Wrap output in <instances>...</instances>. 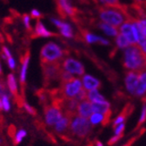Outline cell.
Here are the masks:
<instances>
[{"instance_id":"cell-1","label":"cell","mask_w":146,"mask_h":146,"mask_svg":"<svg viewBox=\"0 0 146 146\" xmlns=\"http://www.w3.org/2000/svg\"><path fill=\"white\" fill-rule=\"evenodd\" d=\"M99 17L103 23L108 24L116 28L120 27L124 22L130 20L126 13L124 5H104L98 8Z\"/></svg>"},{"instance_id":"cell-2","label":"cell","mask_w":146,"mask_h":146,"mask_svg":"<svg viewBox=\"0 0 146 146\" xmlns=\"http://www.w3.org/2000/svg\"><path fill=\"white\" fill-rule=\"evenodd\" d=\"M123 66L133 71L143 72L146 70V56L138 44H131L124 51Z\"/></svg>"},{"instance_id":"cell-3","label":"cell","mask_w":146,"mask_h":146,"mask_svg":"<svg viewBox=\"0 0 146 146\" xmlns=\"http://www.w3.org/2000/svg\"><path fill=\"white\" fill-rule=\"evenodd\" d=\"M64 49L54 41H49L40 49V58L43 64H60L65 58Z\"/></svg>"},{"instance_id":"cell-4","label":"cell","mask_w":146,"mask_h":146,"mask_svg":"<svg viewBox=\"0 0 146 146\" xmlns=\"http://www.w3.org/2000/svg\"><path fill=\"white\" fill-rule=\"evenodd\" d=\"M91 124L88 118L82 117L77 114L70 117L69 132L71 136L79 139L86 137L91 130Z\"/></svg>"},{"instance_id":"cell-5","label":"cell","mask_w":146,"mask_h":146,"mask_svg":"<svg viewBox=\"0 0 146 146\" xmlns=\"http://www.w3.org/2000/svg\"><path fill=\"white\" fill-rule=\"evenodd\" d=\"M65 112L63 107L58 103H54L45 106L43 114V120L47 127L52 128L64 116Z\"/></svg>"},{"instance_id":"cell-6","label":"cell","mask_w":146,"mask_h":146,"mask_svg":"<svg viewBox=\"0 0 146 146\" xmlns=\"http://www.w3.org/2000/svg\"><path fill=\"white\" fill-rule=\"evenodd\" d=\"M84 89L83 84L80 78H73L71 80L63 83L60 88V93L62 99H70L75 98L80 93V91Z\"/></svg>"},{"instance_id":"cell-7","label":"cell","mask_w":146,"mask_h":146,"mask_svg":"<svg viewBox=\"0 0 146 146\" xmlns=\"http://www.w3.org/2000/svg\"><path fill=\"white\" fill-rule=\"evenodd\" d=\"M63 70L69 72L72 76L82 77L84 75V66L82 63L72 57H65L60 63Z\"/></svg>"},{"instance_id":"cell-8","label":"cell","mask_w":146,"mask_h":146,"mask_svg":"<svg viewBox=\"0 0 146 146\" xmlns=\"http://www.w3.org/2000/svg\"><path fill=\"white\" fill-rule=\"evenodd\" d=\"M61 71L60 64H43V75L45 82L49 84L54 82H60Z\"/></svg>"},{"instance_id":"cell-9","label":"cell","mask_w":146,"mask_h":146,"mask_svg":"<svg viewBox=\"0 0 146 146\" xmlns=\"http://www.w3.org/2000/svg\"><path fill=\"white\" fill-rule=\"evenodd\" d=\"M50 21L55 27L58 29L59 34L63 38H72L74 36V31H73V29L69 23L64 22V20H61L57 17H50Z\"/></svg>"},{"instance_id":"cell-10","label":"cell","mask_w":146,"mask_h":146,"mask_svg":"<svg viewBox=\"0 0 146 146\" xmlns=\"http://www.w3.org/2000/svg\"><path fill=\"white\" fill-rule=\"evenodd\" d=\"M30 64H31V55L27 52L22 58L19 68H18L17 78L21 84H25L27 81Z\"/></svg>"},{"instance_id":"cell-11","label":"cell","mask_w":146,"mask_h":146,"mask_svg":"<svg viewBox=\"0 0 146 146\" xmlns=\"http://www.w3.org/2000/svg\"><path fill=\"white\" fill-rule=\"evenodd\" d=\"M5 84L7 87L8 92L12 96L15 97L19 92V87H20V82L18 80L17 76L14 72H10L7 74L5 78Z\"/></svg>"},{"instance_id":"cell-12","label":"cell","mask_w":146,"mask_h":146,"mask_svg":"<svg viewBox=\"0 0 146 146\" xmlns=\"http://www.w3.org/2000/svg\"><path fill=\"white\" fill-rule=\"evenodd\" d=\"M31 31L34 36H36V38H49L55 35L51 31H50L47 28V26L40 19L36 20Z\"/></svg>"},{"instance_id":"cell-13","label":"cell","mask_w":146,"mask_h":146,"mask_svg":"<svg viewBox=\"0 0 146 146\" xmlns=\"http://www.w3.org/2000/svg\"><path fill=\"white\" fill-rule=\"evenodd\" d=\"M56 2L59 13L64 17H73L76 15L77 10L73 6L70 0H56Z\"/></svg>"},{"instance_id":"cell-14","label":"cell","mask_w":146,"mask_h":146,"mask_svg":"<svg viewBox=\"0 0 146 146\" xmlns=\"http://www.w3.org/2000/svg\"><path fill=\"white\" fill-rule=\"evenodd\" d=\"M139 72L130 70L126 73L125 77V86L127 90L129 91L131 94L135 95L136 90L137 88L138 84V80H139Z\"/></svg>"},{"instance_id":"cell-15","label":"cell","mask_w":146,"mask_h":146,"mask_svg":"<svg viewBox=\"0 0 146 146\" xmlns=\"http://www.w3.org/2000/svg\"><path fill=\"white\" fill-rule=\"evenodd\" d=\"M70 122V116L65 114L56 124L54 125L52 130L58 135H64V134L69 132Z\"/></svg>"},{"instance_id":"cell-16","label":"cell","mask_w":146,"mask_h":146,"mask_svg":"<svg viewBox=\"0 0 146 146\" xmlns=\"http://www.w3.org/2000/svg\"><path fill=\"white\" fill-rule=\"evenodd\" d=\"M81 81L83 84V87L86 91L98 90L101 87V82L90 75L84 74V76H82Z\"/></svg>"},{"instance_id":"cell-17","label":"cell","mask_w":146,"mask_h":146,"mask_svg":"<svg viewBox=\"0 0 146 146\" xmlns=\"http://www.w3.org/2000/svg\"><path fill=\"white\" fill-rule=\"evenodd\" d=\"M92 113H93L92 106H91V103L90 101L85 99L84 101L79 102V104L77 110V115L89 119Z\"/></svg>"},{"instance_id":"cell-18","label":"cell","mask_w":146,"mask_h":146,"mask_svg":"<svg viewBox=\"0 0 146 146\" xmlns=\"http://www.w3.org/2000/svg\"><path fill=\"white\" fill-rule=\"evenodd\" d=\"M93 112L101 113L107 117H111V104L109 102L105 101L103 103H91Z\"/></svg>"},{"instance_id":"cell-19","label":"cell","mask_w":146,"mask_h":146,"mask_svg":"<svg viewBox=\"0 0 146 146\" xmlns=\"http://www.w3.org/2000/svg\"><path fill=\"white\" fill-rule=\"evenodd\" d=\"M12 96L10 93H5L0 97V111L8 113L12 109Z\"/></svg>"},{"instance_id":"cell-20","label":"cell","mask_w":146,"mask_h":146,"mask_svg":"<svg viewBox=\"0 0 146 146\" xmlns=\"http://www.w3.org/2000/svg\"><path fill=\"white\" fill-rule=\"evenodd\" d=\"M89 120L92 125L102 123L104 126H105L106 124H108L110 123L111 117H107V116H104V115H103L101 113H98V112H93L90 117Z\"/></svg>"},{"instance_id":"cell-21","label":"cell","mask_w":146,"mask_h":146,"mask_svg":"<svg viewBox=\"0 0 146 146\" xmlns=\"http://www.w3.org/2000/svg\"><path fill=\"white\" fill-rule=\"evenodd\" d=\"M145 93H146V70L140 72L138 84H137V88L135 95L137 97H142Z\"/></svg>"},{"instance_id":"cell-22","label":"cell","mask_w":146,"mask_h":146,"mask_svg":"<svg viewBox=\"0 0 146 146\" xmlns=\"http://www.w3.org/2000/svg\"><path fill=\"white\" fill-rule=\"evenodd\" d=\"M131 112H132V106L131 104H127L126 107H124V109L123 110V111L120 113V115H118L117 117V118L114 120V122H113V127L115 128L118 124L124 123V121L126 120V118L130 116V114Z\"/></svg>"},{"instance_id":"cell-23","label":"cell","mask_w":146,"mask_h":146,"mask_svg":"<svg viewBox=\"0 0 146 146\" xmlns=\"http://www.w3.org/2000/svg\"><path fill=\"white\" fill-rule=\"evenodd\" d=\"M84 40L89 43V44H93V43H98V44H105V45H108L110 43L108 40L101 38V36H95L94 34H91L88 31H84Z\"/></svg>"},{"instance_id":"cell-24","label":"cell","mask_w":146,"mask_h":146,"mask_svg":"<svg viewBox=\"0 0 146 146\" xmlns=\"http://www.w3.org/2000/svg\"><path fill=\"white\" fill-rule=\"evenodd\" d=\"M28 136V131L25 128H19L15 131L14 135H13V142L15 144L18 145L21 144L27 137Z\"/></svg>"},{"instance_id":"cell-25","label":"cell","mask_w":146,"mask_h":146,"mask_svg":"<svg viewBox=\"0 0 146 146\" xmlns=\"http://www.w3.org/2000/svg\"><path fill=\"white\" fill-rule=\"evenodd\" d=\"M87 100L90 103H103L105 102L104 97H103L98 90H92L87 91Z\"/></svg>"},{"instance_id":"cell-26","label":"cell","mask_w":146,"mask_h":146,"mask_svg":"<svg viewBox=\"0 0 146 146\" xmlns=\"http://www.w3.org/2000/svg\"><path fill=\"white\" fill-rule=\"evenodd\" d=\"M98 27L106 34V35H109V36H117L118 35V30L114 27V26H111L108 24H105V23H99L98 24Z\"/></svg>"},{"instance_id":"cell-27","label":"cell","mask_w":146,"mask_h":146,"mask_svg":"<svg viewBox=\"0 0 146 146\" xmlns=\"http://www.w3.org/2000/svg\"><path fill=\"white\" fill-rule=\"evenodd\" d=\"M116 43H117V45L118 46V48H121V49H126L127 47H129L131 45V44L129 43L128 39L120 32L117 36Z\"/></svg>"},{"instance_id":"cell-28","label":"cell","mask_w":146,"mask_h":146,"mask_svg":"<svg viewBox=\"0 0 146 146\" xmlns=\"http://www.w3.org/2000/svg\"><path fill=\"white\" fill-rule=\"evenodd\" d=\"M32 17H31L30 14H25L22 17V23L25 30L27 31H31L32 30Z\"/></svg>"},{"instance_id":"cell-29","label":"cell","mask_w":146,"mask_h":146,"mask_svg":"<svg viewBox=\"0 0 146 146\" xmlns=\"http://www.w3.org/2000/svg\"><path fill=\"white\" fill-rule=\"evenodd\" d=\"M21 106H22L24 111L26 113H28L29 115L33 116V115L36 114V110H35V108L30 103H28L27 101H23L22 104H21Z\"/></svg>"},{"instance_id":"cell-30","label":"cell","mask_w":146,"mask_h":146,"mask_svg":"<svg viewBox=\"0 0 146 146\" xmlns=\"http://www.w3.org/2000/svg\"><path fill=\"white\" fill-rule=\"evenodd\" d=\"M5 62L6 63V65H7V67L9 68L10 70L14 71V70H17V59H16V58L14 56H12L11 58H8Z\"/></svg>"},{"instance_id":"cell-31","label":"cell","mask_w":146,"mask_h":146,"mask_svg":"<svg viewBox=\"0 0 146 146\" xmlns=\"http://www.w3.org/2000/svg\"><path fill=\"white\" fill-rule=\"evenodd\" d=\"M13 56L12 54V51L7 46V45H4L2 46V50H1V55H0V57H1L2 60L5 61L8 58H11Z\"/></svg>"},{"instance_id":"cell-32","label":"cell","mask_w":146,"mask_h":146,"mask_svg":"<svg viewBox=\"0 0 146 146\" xmlns=\"http://www.w3.org/2000/svg\"><path fill=\"white\" fill-rule=\"evenodd\" d=\"M146 121V103L144 102L143 109H142V113H141V117L139 118V121L137 123V128L139 126H141L144 122Z\"/></svg>"},{"instance_id":"cell-33","label":"cell","mask_w":146,"mask_h":146,"mask_svg":"<svg viewBox=\"0 0 146 146\" xmlns=\"http://www.w3.org/2000/svg\"><path fill=\"white\" fill-rule=\"evenodd\" d=\"M30 15L32 18H34V19H36V20H39L40 18L42 17V12L38 10V9H32L30 12Z\"/></svg>"},{"instance_id":"cell-34","label":"cell","mask_w":146,"mask_h":146,"mask_svg":"<svg viewBox=\"0 0 146 146\" xmlns=\"http://www.w3.org/2000/svg\"><path fill=\"white\" fill-rule=\"evenodd\" d=\"M5 93H9L7 90V87L5 84V82L0 78V97L5 95Z\"/></svg>"},{"instance_id":"cell-35","label":"cell","mask_w":146,"mask_h":146,"mask_svg":"<svg viewBox=\"0 0 146 146\" xmlns=\"http://www.w3.org/2000/svg\"><path fill=\"white\" fill-rule=\"evenodd\" d=\"M115 135H122L123 133V130H124V123L118 124L117 126H116L115 128Z\"/></svg>"},{"instance_id":"cell-36","label":"cell","mask_w":146,"mask_h":146,"mask_svg":"<svg viewBox=\"0 0 146 146\" xmlns=\"http://www.w3.org/2000/svg\"><path fill=\"white\" fill-rule=\"evenodd\" d=\"M123 137V134L122 135H115L113 137H111V139H110V141L108 142V144L109 145H113L115 144L117 142H118V140Z\"/></svg>"},{"instance_id":"cell-37","label":"cell","mask_w":146,"mask_h":146,"mask_svg":"<svg viewBox=\"0 0 146 146\" xmlns=\"http://www.w3.org/2000/svg\"><path fill=\"white\" fill-rule=\"evenodd\" d=\"M138 45L139 47L141 48L142 51L143 52V54L146 56V38H143V40H141L139 43H138Z\"/></svg>"},{"instance_id":"cell-38","label":"cell","mask_w":146,"mask_h":146,"mask_svg":"<svg viewBox=\"0 0 146 146\" xmlns=\"http://www.w3.org/2000/svg\"><path fill=\"white\" fill-rule=\"evenodd\" d=\"M98 1L102 2L104 5H117V4H118V0H98Z\"/></svg>"},{"instance_id":"cell-39","label":"cell","mask_w":146,"mask_h":146,"mask_svg":"<svg viewBox=\"0 0 146 146\" xmlns=\"http://www.w3.org/2000/svg\"><path fill=\"white\" fill-rule=\"evenodd\" d=\"M139 136H140V135L138 134V135H137V137H134L133 138H131V140H129V141H128V142H127V143H126L125 144H123V146H131V144H132V143H134V142L136 141V139H137V137H138Z\"/></svg>"},{"instance_id":"cell-40","label":"cell","mask_w":146,"mask_h":146,"mask_svg":"<svg viewBox=\"0 0 146 146\" xmlns=\"http://www.w3.org/2000/svg\"><path fill=\"white\" fill-rule=\"evenodd\" d=\"M137 22L140 25H142L143 27L146 28V18H143V19L137 20Z\"/></svg>"},{"instance_id":"cell-41","label":"cell","mask_w":146,"mask_h":146,"mask_svg":"<svg viewBox=\"0 0 146 146\" xmlns=\"http://www.w3.org/2000/svg\"><path fill=\"white\" fill-rule=\"evenodd\" d=\"M3 73H4V65H3L2 61L0 60V77L3 75Z\"/></svg>"},{"instance_id":"cell-42","label":"cell","mask_w":146,"mask_h":146,"mask_svg":"<svg viewBox=\"0 0 146 146\" xmlns=\"http://www.w3.org/2000/svg\"><path fill=\"white\" fill-rule=\"evenodd\" d=\"M136 4H142L143 2V0H135Z\"/></svg>"},{"instance_id":"cell-43","label":"cell","mask_w":146,"mask_h":146,"mask_svg":"<svg viewBox=\"0 0 146 146\" xmlns=\"http://www.w3.org/2000/svg\"><path fill=\"white\" fill-rule=\"evenodd\" d=\"M96 146H103V144H102V143H100V142H97L96 143Z\"/></svg>"},{"instance_id":"cell-44","label":"cell","mask_w":146,"mask_h":146,"mask_svg":"<svg viewBox=\"0 0 146 146\" xmlns=\"http://www.w3.org/2000/svg\"><path fill=\"white\" fill-rule=\"evenodd\" d=\"M1 143H2V139H1V137H0V145H1Z\"/></svg>"},{"instance_id":"cell-45","label":"cell","mask_w":146,"mask_h":146,"mask_svg":"<svg viewBox=\"0 0 146 146\" xmlns=\"http://www.w3.org/2000/svg\"><path fill=\"white\" fill-rule=\"evenodd\" d=\"M1 40H2V36H1V35H0V42H1Z\"/></svg>"}]
</instances>
